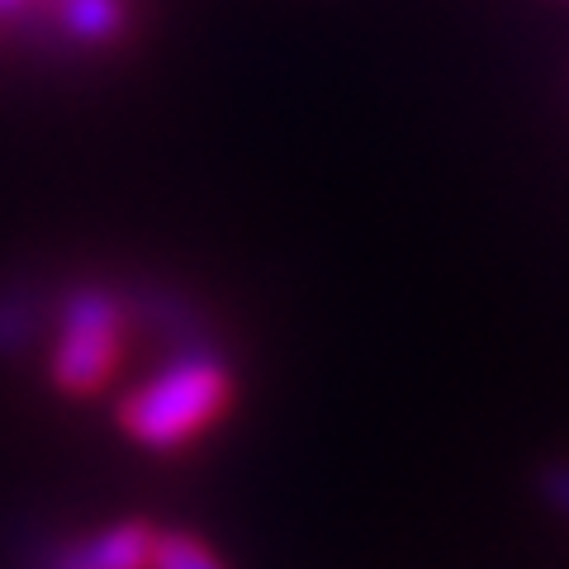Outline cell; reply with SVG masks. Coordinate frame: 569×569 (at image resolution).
I'll list each match as a JSON object with an SVG mask.
<instances>
[{"mask_svg": "<svg viewBox=\"0 0 569 569\" xmlns=\"http://www.w3.org/2000/svg\"><path fill=\"white\" fill-rule=\"evenodd\" d=\"M148 569H228V560L204 537H194V531H181V527L162 531L157 527V546H152Z\"/></svg>", "mask_w": 569, "mask_h": 569, "instance_id": "obj_6", "label": "cell"}, {"mask_svg": "<svg viewBox=\"0 0 569 569\" xmlns=\"http://www.w3.org/2000/svg\"><path fill=\"white\" fill-rule=\"evenodd\" d=\"M33 6H39V0H0V20H14V14H24Z\"/></svg>", "mask_w": 569, "mask_h": 569, "instance_id": "obj_8", "label": "cell"}, {"mask_svg": "<svg viewBox=\"0 0 569 569\" xmlns=\"http://www.w3.org/2000/svg\"><path fill=\"white\" fill-rule=\"evenodd\" d=\"M52 305L39 284H0V356H24L48 328Z\"/></svg>", "mask_w": 569, "mask_h": 569, "instance_id": "obj_5", "label": "cell"}, {"mask_svg": "<svg viewBox=\"0 0 569 569\" xmlns=\"http://www.w3.org/2000/svg\"><path fill=\"white\" fill-rule=\"evenodd\" d=\"M228 408H233V366L223 347L213 337H190L119 399V427L133 447L171 456L200 441Z\"/></svg>", "mask_w": 569, "mask_h": 569, "instance_id": "obj_1", "label": "cell"}, {"mask_svg": "<svg viewBox=\"0 0 569 569\" xmlns=\"http://www.w3.org/2000/svg\"><path fill=\"white\" fill-rule=\"evenodd\" d=\"M537 498L560 522H569V460H550L537 470Z\"/></svg>", "mask_w": 569, "mask_h": 569, "instance_id": "obj_7", "label": "cell"}, {"mask_svg": "<svg viewBox=\"0 0 569 569\" xmlns=\"http://www.w3.org/2000/svg\"><path fill=\"white\" fill-rule=\"evenodd\" d=\"M157 546V527L148 518H123L77 541H58L43 550L39 569H148Z\"/></svg>", "mask_w": 569, "mask_h": 569, "instance_id": "obj_3", "label": "cell"}, {"mask_svg": "<svg viewBox=\"0 0 569 569\" xmlns=\"http://www.w3.org/2000/svg\"><path fill=\"white\" fill-rule=\"evenodd\" d=\"M52 20L77 48H114L129 33V0H52Z\"/></svg>", "mask_w": 569, "mask_h": 569, "instance_id": "obj_4", "label": "cell"}, {"mask_svg": "<svg viewBox=\"0 0 569 569\" xmlns=\"http://www.w3.org/2000/svg\"><path fill=\"white\" fill-rule=\"evenodd\" d=\"M48 380L67 399H91L114 380L123 342L133 332L129 290L110 280H77L52 299Z\"/></svg>", "mask_w": 569, "mask_h": 569, "instance_id": "obj_2", "label": "cell"}]
</instances>
